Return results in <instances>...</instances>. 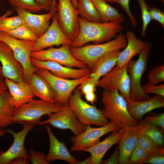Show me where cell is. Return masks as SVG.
I'll return each instance as SVG.
<instances>
[{
    "label": "cell",
    "mask_w": 164,
    "mask_h": 164,
    "mask_svg": "<svg viewBox=\"0 0 164 164\" xmlns=\"http://www.w3.org/2000/svg\"><path fill=\"white\" fill-rule=\"evenodd\" d=\"M6 33L15 38L22 40L36 42L39 37L26 23L14 30Z\"/></svg>",
    "instance_id": "cell-30"
},
{
    "label": "cell",
    "mask_w": 164,
    "mask_h": 164,
    "mask_svg": "<svg viewBox=\"0 0 164 164\" xmlns=\"http://www.w3.org/2000/svg\"><path fill=\"white\" fill-rule=\"evenodd\" d=\"M23 128L20 131L15 132L11 129L6 130V133L11 134L14 141L10 147L6 151H0V164H10L15 158L21 156L28 158L29 154L24 146V141L28 132L34 128L31 123L21 122Z\"/></svg>",
    "instance_id": "cell-14"
},
{
    "label": "cell",
    "mask_w": 164,
    "mask_h": 164,
    "mask_svg": "<svg viewBox=\"0 0 164 164\" xmlns=\"http://www.w3.org/2000/svg\"><path fill=\"white\" fill-rule=\"evenodd\" d=\"M6 133V130L4 128L0 129V137L3 136Z\"/></svg>",
    "instance_id": "cell-52"
},
{
    "label": "cell",
    "mask_w": 164,
    "mask_h": 164,
    "mask_svg": "<svg viewBox=\"0 0 164 164\" xmlns=\"http://www.w3.org/2000/svg\"><path fill=\"white\" fill-rule=\"evenodd\" d=\"M146 126V123L144 120L141 121L138 125L126 128L118 146L119 153V164H127L131 153L137 145L139 136L144 133Z\"/></svg>",
    "instance_id": "cell-17"
},
{
    "label": "cell",
    "mask_w": 164,
    "mask_h": 164,
    "mask_svg": "<svg viewBox=\"0 0 164 164\" xmlns=\"http://www.w3.org/2000/svg\"><path fill=\"white\" fill-rule=\"evenodd\" d=\"M29 163L28 158L21 156L17 157L11 162L10 164H28Z\"/></svg>",
    "instance_id": "cell-48"
},
{
    "label": "cell",
    "mask_w": 164,
    "mask_h": 164,
    "mask_svg": "<svg viewBox=\"0 0 164 164\" xmlns=\"http://www.w3.org/2000/svg\"><path fill=\"white\" fill-rule=\"evenodd\" d=\"M151 48V43L147 42L146 45L139 54L136 61L132 59L128 63L127 71L130 80V98L135 101H141L150 97L145 93L141 85L142 78L147 68L149 53Z\"/></svg>",
    "instance_id": "cell-4"
},
{
    "label": "cell",
    "mask_w": 164,
    "mask_h": 164,
    "mask_svg": "<svg viewBox=\"0 0 164 164\" xmlns=\"http://www.w3.org/2000/svg\"><path fill=\"white\" fill-rule=\"evenodd\" d=\"M3 77V76L0 74V95L8 89L5 80Z\"/></svg>",
    "instance_id": "cell-49"
},
{
    "label": "cell",
    "mask_w": 164,
    "mask_h": 164,
    "mask_svg": "<svg viewBox=\"0 0 164 164\" xmlns=\"http://www.w3.org/2000/svg\"><path fill=\"white\" fill-rule=\"evenodd\" d=\"M45 129L48 133L50 148L45 159L49 164L53 161L62 160L71 164H78L79 161L70 153L64 142L60 141L53 133L50 127L46 125Z\"/></svg>",
    "instance_id": "cell-20"
},
{
    "label": "cell",
    "mask_w": 164,
    "mask_h": 164,
    "mask_svg": "<svg viewBox=\"0 0 164 164\" xmlns=\"http://www.w3.org/2000/svg\"><path fill=\"white\" fill-rule=\"evenodd\" d=\"M89 78L78 86L77 89L82 94L84 95L87 93L95 92L96 91V85L92 82L89 80Z\"/></svg>",
    "instance_id": "cell-44"
},
{
    "label": "cell",
    "mask_w": 164,
    "mask_h": 164,
    "mask_svg": "<svg viewBox=\"0 0 164 164\" xmlns=\"http://www.w3.org/2000/svg\"><path fill=\"white\" fill-rule=\"evenodd\" d=\"M86 101L93 104L97 100V96L95 92L87 93L84 95Z\"/></svg>",
    "instance_id": "cell-47"
},
{
    "label": "cell",
    "mask_w": 164,
    "mask_h": 164,
    "mask_svg": "<svg viewBox=\"0 0 164 164\" xmlns=\"http://www.w3.org/2000/svg\"><path fill=\"white\" fill-rule=\"evenodd\" d=\"M136 146L150 152H153L162 146L157 145L150 137L144 133L139 136Z\"/></svg>",
    "instance_id": "cell-35"
},
{
    "label": "cell",
    "mask_w": 164,
    "mask_h": 164,
    "mask_svg": "<svg viewBox=\"0 0 164 164\" xmlns=\"http://www.w3.org/2000/svg\"><path fill=\"white\" fill-rule=\"evenodd\" d=\"M145 93L147 94H153L164 97V84L149 85L147 84L142 87Z\"/></svg>",
    "instance_id": "cell-41"
},
{
    "label": "cell",
    "mask_w": 164,
    "mask_h": 164,
    "mask_svg": "<svg viewBox=\"0 0 164 164\" xmlns=\"http://www.w3.org/2000/svg\"><path fill=\"white\" fill-rule=\"evenodd\" d=\"M119 153L118 147H117L115 151L107 160L103 162L105 164H119Z\"/></svg>",
    "instance_id": "cell-45"
},
{
    "label": "cell",
    "mask_w": 164,
    "mask_h": 164,
    "mask_svg": "<svg viewBox=\"0 0 164 164\" xmlns=\"http://www.w3.org/2000/svg\"><path fill=\"white\" fill-rule=\"evenodd\" d=\"M52 18V23L48 29L35 42L32 52L43 50L54 46L71 45L72 41L59 25L56 12Z\"/></svg>",
    "instance_id": "cell-15"
},
{
    "label": "cell",
    "mask_w": 164,
    "mask_h": 164,
    "mask_svg": "<svg viewBox=\"0 0 164 164\" xmlns=\"http://www.w3.org/2000/svg\"><path fill=\"white\" fill-rule=\"evenodd\" d=\"M31 61L34 67L47 70L56 76L65 79H78L91 73V70L88 67L74 68L66 67L55 62L39 61L32 57Z\"/></svg>",
    "instance_id": "cell-18"
},
{
    "label": "cell",
    "mask_w": 164,
    "mask_h": 164,
    "mask_svg": "<svg viewBox=\"0 0 164 164\" xmlns=\"http://www.w3.org/2000/svg\"><path fill=\"white\" fill-rule=\"evenodd\" d=\"M35 73L49 84L54 94L56 103L63 105L68 103L70 96L76 87L90 78L89 74L78 79H65L56 76L47 70L37 68Z\"/></svg>",
    "instance_id": "cell-8"
},
{
    "label": "cell",
    "mask_w": 164,
    "mask_h": 164,
    "mask_svg": "<svg viewBox=\"0 0 164 164\" xmlns=\"http://www.w3.org/2000/svg\"><path fill=\"white\" fill-rule=\"evenodd\" d=\"M0 62L3 77L15 82L24 81V70L22 65L15 57L9 46L1 41Z\"/></svg>",
    "instance_id": "cell-16"
},
{
    "label": "cell",
    "mask_w": 164,
    "mask_h": 164,
    "mask_svg": "<svg viewBox=\"0 0 164 164\" xmlns=\"http://www.w3.org/2000/svg\"><path fill=\"white\" fill-rule=\"evenodd\" d=\"M70 45H64L59 48L51 47L47 50L33 51L31 57L37 60L51 61L66 67L77 68L87 67L83 62L75 58L71 54Z\"/></svg>",
    "instance_id": "cell-12"
},
{
    "label": "cell",
    "mask_w": 164,
    "mask_h": 164,
    "mask_svg": "<svg viewBox=\"0 0 164 164\" xmlns=\"http://www.w3.org/2000/svg\"><path fill=\"white\" fill-rule=\"evenodd\" d=\"M28 159L32 164H49L45 159L46 155L45 153L40 152H36L33 149L29 150Z\"/></svg>",
    "instance_id": "cell-40"
},
{
    "label": "cell",
    "mask_w": 164,
    "mask_h": 164,
    "mask_svg": "<svg viewBox=\"0 0 164 164\" xmlns=\"http://www.w3.org/2000/svg\"><path fill=\"white\" fill-rule=\"evenodd\" d=\"M82 94L76 88L70 95L68 103L79 120L83 124L101 126L107 124L108 120L94 105L84 101Z\"/></svg>",
    "instance_id": "cell-7"
},
{
    "label": "cell",
    "mask_w": 164,
    "mask_h": 164,
    "mask_svg": "<svg viewBox=\"0 0 164 164\" xmlns=\"http://www.w3.org/2000/svg\"><path fill=\"white\" fill-rule=\"evenodd\" d=\"M104 1H105L106 2H108L109 0H103Z\"/></svg>",
    "instance_id": "cell-56"
},
{
    "label": "cell",
    "mask_w": 164,
    "mask_h": 164,
    "mask_svg": "<svg viewBox=\"0 0 164 164\" xmlns=\"http://www.w3.org/2000/svg\"><path fill=\"white\" fill-rule=\"evenodd\" d=\"M120 49L109 52L99 58L91 69L89 80L96 85L100 79L116 64Z\"/></svg>",
    "instance_id": "cell-23"
},
{
    "label": "cell",
    "mask_w": 164,
    "mask_h": 164,
    "mask_svg": "<svg viewBox=\"0 0 164 164\" xmlns=\"http://www.w3.org/2000/svg\"><path fill=\"white\" fill-rule=\"evenodd\" d=\"M91 159V155L86 159L85 160L81 161L79 162L78 164H90Z\"/></svg>",
    "instance_id": "cell-51"
},
{
    "label": "cell",
    "mask_w": 164,
    "mask_h": 164,
    "mask_svg": "<svg viewBox=\"0 0 164 164\" xmlns=\"http://www.w3.org/2000/svg\"><path fill=\"white\" fill-rule=\"evenodd\" d=\"M77 8L79 16L86 20L102 22L101 18L91 0H77Z\"/></svg>",
    "instance_id": "cell-29"
},
{
    "label": "cell",
    "mask_w": 164,
    "mask_h": 164,
    "mask_svg": "<svg viewBox=\"0 0 164 164\" xmlns=\"http://www.w3.org/2000/svg\"><path fill=\"white\" fill-rule=\"evenodd\" d=\"M12 9H9L3 15L0 16V22L4 19L11 15L13 13Z\"/></svg>",
    "instance_id": "cell-50"
},
{
    "label": "cell",
    "mask_w": 164,
    "mask_h": 164,
    "mask_svg": "<svg viewBox=\"0 0 164 164\" xmlns=\"http://www.w3.org/2000/svg\"><path fill=\"white\" fill-rule=\"evenodd\" d=\"M147 78L149 85H156L164 81V65H159L151 70Z\"/></svg>",
    "instance_id": "cell-34"
},
{
    "label": "cell",
    "mask_w": 164,
    "mask_h": 164,
    "mask_svg": "<svg viewBox=\"0 0 164 164\" xmlns=\"http://www.w3.org/2000/svg\"><path fill=\"white\" fill-rule=\"evenodd\" d=\"M125 36L127 45L124 50L121 51L116 64L120 68L126 66L134 56L139 54L147 43L138 38L135 33L131 31H127Z\"/></svg>",
    "instance_id": "cell-25"
},
{
    "label": "cell",
    "mask_w": 164,
    "mask_h": 164,
    "mask_svg": "<svg viewBox=\"0 0 164 164\" xmlns=\"http://www.w3.org/2000/svg\"><path fill=\"white\" fill-rule=\"evenodd\" d=\"M29 84L34 96L44 101L56 103L54 92L47 81L36 73L32 76Z\"/></svg>",
    "instance_id": "cell-26"
},
{
    "label": "cell",
    "mask_w": 164,
    "mask_h": 164,
    "mask_svg": "<svg viewBox=\"0 0 164 164\" xmlns=\"http://www.w3.org/2000/svg\"><path fill=\"white\" fill-rule=\"evenodd\" d=\"M126 100L129 113L137 120H141L144 115L152 110L164 107V97L157 95L141 101L130 99Z\"/></svg>",
    "instance_id": "cell-22"
},
{
    "label": "cell",
    "mask_w": 164,
    "mask_h": 164,
    "mask_svg": "<svg viewBox=\"0 0 164 164\" xmlns=\"http://www.w3.org/2000/svg\"><path fill=\"white\" fill-rule=\"evenodd\" d=\"M127 43L125 35L120 33L113 40L100 44L85 45L77 48L70 46V50L75 58L85 63L91 70L102 56L111 51L125 48Z\"/></svg>",
    "instance_id": "cell-3"
},
{
    "label": "cell",
    "mask_w": 164,
    "mask_h": 164,
    "mask_svg": "<svg viewBox=\"0 0 164 164\" xmlns=\"http://www.w3.org/2000/svg\"><path fill=\"white\" fill-rule=\"evenodd\" d=\"M103 109H99L108 119L116 123L121 128L136 126L139 123L129 113L126 99L117 90H104L102 93Z\"/></svg>",
    "instance_id": "cell-2"
},
{
    "label": "cell",
    "mask_w": 164,
    "mask_h": 164,
    "mask_svg": "<svg viewBox=\"0 0 164 164\" xmlns=\"http://www.w3.org/2000/svg\"><path fill=\"white\" fill-rule=\"evenodd\" d=\"M120 129L118 124L111 121L98 128H93L91 125H87L85 130L81 133L71 138L72 145L70 151H82L84 149L96 144L103 135Z\"/></svg>",
    "instance_id": "cell-10"
},
{
    "label": "cell",
    "mask_w": 164,
    "mask_h": 164,
    "mask_svg": "<svg viewBox=\"0 0 164 164\" xmlns=\"http://www.w3.org/2000/svg\"><path fill=\"white\" fill-rule=\"evenodd\" d=\"M56 13L60 27L72 42L77 37L79 28L77 9L71 0H58Z\"/></svg>",
    "instance_id": "cell-9"
},
{
    "label": "cell",
    "mask_w": 164,
    "mask_h": 164,
    "mask_svg": "<svg viewBox=\"0 0 164 164\" xmlns=\"http://www.w3.org/2000/svg\"><path fill=\"white\" fill-rule=\"evenodd\" d=\"M10 5L32 13H38L43 10L35 0H8Z\"/></svg>",
    "instance_id": "cell-31"
},
{
    "label": "cell",
    "mask_w": 164,
    "mask_h": 164,
    "mask_svg": "<svg viewBox=\"0 0 164 164\" xmlns=\"http://www.w3.org/2000/svg\"><path fill=\"white\" fill-rule=\"evenodd\" d=\"M0 74L2 75V68L1 64H0Z\"/></svg>",
    "instance_id": "cell-55"
},
{
    "label": "cell",
    "mask_w": 164,
    "mask_h": 164,
    "mask_svg": "<svg viewBox=\"0 0 164 164\" xmlns=\"http://www.w3.org/2000/svg\"><path fill=\"white\" fill-rule=\"evenodd\" d=\"M162 2H164V0H162Z\"/></svg>",
    "instance_id": "cell-57"
},
{
    "label": "cell",
    "mask_w": 164,
    "mask_h": 164,
    "mask_svg": "<svg viewBox=\"0 0 164 164\" xmlns=\"http://www.w3.org/2000/svg\"><path fill=\"white\" fill-rule=\"evenodd\" d=\"M145 121L149 123L164 128V114L159 113L152 116H146Z\"/></svg>",
    "instance_id": "cell-43"
},
{
    "label": "cell",
    "mask_w": 164,
    "mask_h": 164,
    "mask_svg": "<svg viewBox=\"0 0 164 164\" xmlns=\"http://www.w3.org/2000/svg\"><path fill=\"white\" fill-rule=\"evenodd\" d=\"M25 23L22 18L17 15L5 18L0 22V31L6 32L14 30Z\"/></svg>",
    "instance_id": "cell-32"
},
{
    "label": "cell",
    "mask_w": 164,
    "mask_h": 164,
    "mask_svg": "<svg viewBox=\"0 0 164 164\" xmlns=\"http://www.w3.org/2000/svg\"><path fill=\"white\" fill-rule=\"evenodd\" d=\"M36 2L44 10L49 11L52 4V0H35Z\"/></svg>",
    "instance_id": "cell-46"
},
{
    "label": "cell",
    "mask_w": 164,
    "mask_h": 164,
    "mask_svg": "<svg viewBox=\"0 0 164 164\" xmlns=\"http://www.w3.org/2000/svg\"><path fill=\"white\" fill-rule=\"evenodd\" d=\"M146 123V126L144 133L150 137L159 145L162 146L164 143L163 129L147 122Z\"/></svg>",
    "instance_id": "cell-33"
},
{
    "label": "cell",
    "mask_w": 164,
    "mask_h": 164,
    "mask_svg": "<svg viewBox=\"0 0 164 164\" xmlns=\"http://www.w3.org/2000/svg\"><path fill=\"white\" fill-rule=\"evenodd\" d=\"M10 98L7 91L0 95V129L13 124L12 119L15 108L11 103Z\"/></svg>",
    "instance_id": "cell-28"
},
{
    "label": "cell",
    "mask_w": 164,
    "mask_h": 164,
    "mask_svg": "<svg viewBox=\"0 0 164 164\" xmlns=\"http://www.w3.org/2000/svg\"><path fill=\"white\" fill-rule=\"evenodd\" d=\"M74 6L77 9L78 6V2L77 0H71Z\"/></svg>",
    "instance_id": "cell-53"
},
{
    "label": "cell",
    "mask_w": 164,
    "mask_h": 164,
    "mask_svg": "<svg viewBox=\"0 0 164 164\" xmlns=\"http://www.w3.org/2000/svg\"><path fill=\"white\" fill-rule=\"evenodd\" d=\"M96 9L102 22L121 23L125 21L124 15L115 8L103 0H91Z\"/></svg>",
    "instance_id": "cell-27"
},
{
    "label": "cell",
    "mask_w": 164,
    "mask_h": 164,
    "mask_svg": "<svg viewBox=\"0 0 164 164\" xmlns=\"http://www.w3.org/2000/svg\"><path fill=\"white\" fill-rule=\"evenodd\" d=\"M141 10L142 21V26L141 33L142 37L144 36L146 33L148 26L152 20L147 5L144 0H137Z\"/></svg>",
    "instance_id": "cell-37"
},
{
    "label": "cell",
    "mask_w": 164,
    "mask_h": 164,
    "mask_svg": "<svg viewBox=\"0 0 164 164\" xmlns=\"http://www.w3.org/2000/svg\"><path fill=\"white\" fill-rule=\"evenodd\" d=\"M127 66L120 68L116 65L100 79L96 87L108 91L117 90L126 100L130 99V80Z\"/></svg>",
    "instance_id": "cell-13"
},
{
    "label": "cell",
    "mask_w": 164,
    "mask_h": 164,
    "mask_svg": "<svg viewBox=\"0 0 164 164\" xmlns=\"http://www.w3.org/2000/svg\"><path fill=\"white\" fill-rule=\"evenodd\" d=\"M152 152L147 151L136 146L131 153L127 164H139L141 160L148 156Z\"/></svg>",
    "instance_id": "cell-38"
},
{
    "label": "cell",
    "mask_w": 164,
    "mask_h": 164,
    "mask_svg": "<svg viewBox=\"0 0 164 164\" xmlns=\"http://www.w3.org/2000/svg\"><path fill=\"white\" fill-rule=\"evenodd\" d=\"M48 116L47 119L40 121L38 124L44 125L49 124L60 129H69L75 136L80 135L86 128V125L79 120L68 103L60 110Z\"/></svg>",
    "instance_id": "cell-11"
},
{
    "label": "cell",
    "mask_w": 164,
    "mask_h": 164,
    "mask_svg": "<svg viewBox=\"0 0 164 164\" xmlns=\"http://www.w3.org/2000/svg\"><path fill=\"white\" fill-rule=\"evenodd\" d=\"M126 128L112 132L101 141H99L95 145L83 149L82 151L91 154L90 164H100L101 163L102 159L107 152L114 145L119 142Z\"/></svg>",
    "instance_id": "cell-21"
},
{
    "label": "cell",
    "mask_w": 164,
    "mask_h": 164,
    "mask_svg": "<svg viewBox=\"0 0 164 164\" xmlns=\"http://www.w3.org/2000/svg\"><path fill=\"white\" fill-rule=\"evenodd\" d=\"M130 1V0H109L108 2L115 3L120 5L129 17L132 26L135 28L137 26V22L130 10L129 7Z\"/></svg>",
    "instance_id": "cell-39"
},
{
    "label": "cell",
    "mask_w": 164,
    "mask_h": 164,
    "mask_svg": "<svg viewBox=\"0 0 164 164\" xmlns=\"http://www.w3.org/2000/svg\"><path fill=\"white\" fill-rule=\"evenodd\" d=\"M65 105L41 99H33L15 108L12 119V122L13 123L29 122L34 125L38 123L43 116L58 111Z\"/></svg>",
    "instance_id": "cell-5"
},
{
    "label": "cell",
    "mask_w": 164,
    "mask_h": 164,
    "mask_svg": "<svg viewBox=\"0 0 164 164\" xmlns=\"http://www.w3.org/2000/svg\"><path fill=\"white\" fill-rule=\"evenodd\" d=\"M152 20L156 21L164 28V12L155 7H151L147 5Z\"/></svg>",
    "instance_id": "cell-42"
},
{
    "label": "cell",
    "mask_w": 164,
    "mask_h": 164,
    "mask_svg": "<svg viewBox=\"0 0 164 164\" xmlns=\"http://www.w3.org/2000/svg\"><path fill=\"white\" fill-rule=\"evenodd\" d=\"M0 41L11 48L15 57L23 67L24 81L29 84L31 77L37 69L31 61V53L35 42L18 39L2 31H0Z\"/></svg>",
    "instance_id": "cell-6"
},
{
    "label": "cell",
    "mask_w": 164,
    "mask_h": 164,
    "mask_svg": "<svg viewBox=\"0 0 164 164\" xmlns=\"http://www.w3.org/2000/svg\"><path fill=\"white\" fill-rule=\"evenodd\" d=\"M4 80L11 96V103L15 108L33 99L35 96L29 84L24 81L15 82L6 78Z\"/></svg>",
    "instance_id": "cell-24"
},
{
    "label": "cell",
    "mask_w": 164,
    "mask_h": 164,
    "mask_svg": "<svg viewBox=\"0 0 164 164\" xmlns=\"http://www.w3.org/2000/svg\"><path fill=\"white\" fill-rule=\"evenodd\" d=\"M164 164V149L162 146L152 152L148 156L141 160L139 164Z\"/></svg>",
    "instance_id": "cell-36"
},
{
    "label": "cell",
    "mask_w": 164,
    "mask_h": 164,
    "mask_svg": "<svg viewBox=\"0 0 164 164\" xmlns=\"http://www.w3.org/2000/svg\"><path fill=\"white\" fill-rule=\"evenodd\" d=\"M78 33L70 46L81 47L92 42L94 44L105 43L121 32L123 28L121 23L114 22H95L88 21L79 18Z\"/></svg>",
    "instance_id": "cell-1"
},
{
    "label": "cell",
    "mask_w": 164,
    "mask_h": 164,
    "mask_svg": "<svg viewBox=\"0 0 164 164\" xmlns=\"http://www.w3.org/2000/svg\"><path fill=\"white\" fill-rule=\"evenodd\" d=\"M17 15L39 37L48 29L50 22L56 11V8H51L46 13L36 14L18 8L14 9Z\"/></svg>",
    "instance_id": "cell-19"
},
{
    "label": "cell",
    "mask_w": 164,
    "mask_h": 164,
    "mask_svg": "<svg viewBox=\"0 0 164 164\" xmlns=\"http://www.w3.org/2000/svg\"><path fill=\"white\" fill-rule=\"evenodd\" d=\"M56 0H52V4L51 8H56Z\"/></svg>",
    "instance_id": "cell-54"
}]
</instances>
